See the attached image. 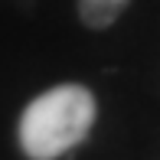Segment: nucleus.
I'll list each match as a JSON object with an SVG mask.
<instances>
[{
  "label": "nucleus",
  "instance_id": "obj_2",
  "mask_svg": "<svg viewBox=\"0 0 160 160\" xmlns=\"http://www.w3.org/2000/svg\"><path fill=\"white\" fill-rule=\"evenodd\" d=\"M131 0H78V20L92 30H105L124 13Z\"/></svg>",
  "mask_w": 160,
  "mask_h": 160
},
{
  "label": "nucleus",
  "instance_id": "obj_1",
  "mask_svg": "<svg viewBox=\"0 0 160 160\" xmlns=\"http://www.w3.org/2000/svg\"><path fill=\"white\" fill-rule=\"evenodd\" d=\"M95 95L85 85H56L23 108L17 141L30 160H56L88 137L95 124Z\"/></svg>",
  "mask_w": 160,
  "mask_h": 160
}]
</instances>
